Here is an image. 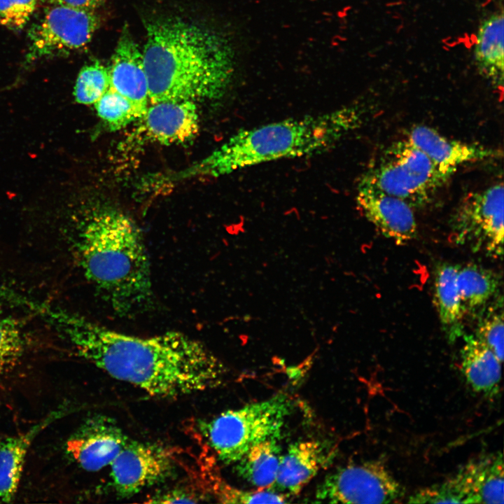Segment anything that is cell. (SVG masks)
Wrapping results in <instances>:
<instances>
[{
  "instance_id": "6da1fadb",
  "label": "cell",
  "mask_w": 504,
  "mask_h": 504,
  "mask_svg": "<svg viewBox=\"0 0 504 504\" xmlns=\"http://www.w3.org/2000/svg\"><path fill=\"white\" fill-rule=\"evenodd\" d=\"M35 312L77 354L111 377L160 398L202 392L223 384L227 368L202 342L178 331L141 337L106 327L44 303Z\"/></svg>"
},
{
  "instance_id": "7a4b0ae2",
  "label": "cell",
  "mask_w": 504,
  "mask_h": 504,
  "mask_svg": "<svg viewBox=\"0 0 504 504\" xmlns=\"http://www.w3.org/2000/svg\"><path fill=\"white\" fill-rule=\"evenodd\" d=\"M146 27L143 56L150 104L224 95L234 71L233 49L225 36L175 17L153 20Z\"/></svg>"
},
{
  "instance_id": "3957f363",
  "label": "cell",
  "mask_w": 504,
  "mask_h": 504,
  "mask_svg": "<svg viewBox=\"0 0 504 504\" xmlns=\"http://www.w3.org/2000/svg\"><path fill=\"white\" fill-rule=\"evenodd\" d=\"M75 248L85 278L115 314L129 317L150 307V260L141 231L129 216L112 207L93 210L80 224Z\"/></svg>"
},
{
  "instance_id": "277c9868",
  "label": "cell",
  "mask_w": 504,
  "mask_h": 504,
  "mask_svg": "<svg viewBox=\"0 0 504 504\" xmlns=\"http://www.w3.org/2000/svg\"><path fill=\"white\" fill-rule=\"evenodd\" d=\"M362 112L358 106H344L239 130L206 157L165 180L217 178L265 162L319 154L356 129Z\"/></svg>"
},
{
  "instance_id": "5b68a950",
  "label": "cell",
  "mask_w": 504,
  "mask_h": 504,
  "mask_svg": "<svg viewBox=\"0 0 504 504\" xmlns=\"http://www.w3.org/2000/svg\"><path fill=\"white\" fill-rule=\"evenodd\" d=\"M293 407L291 398L278 393L202 420L199 430L220 461L234 465L254 445L269 438H280Z\"/></svg>"
},
{
  "instance_id": "8992f818",
  "label": "cell",
  "mask_w": 504,
  "mask_h": 504,
  "mask_svg": "<svg viewBox=\"0 0 504 504\" xmlns=\"http://www.w3.org/2000/svg\"><path fill=\"white\" fill-rule=\"evenodd\" d=\"M448 178L426 154L404 139L391 146L360 181L413 208L430 202Z\"/></svg>"
},
{
  "instance_id": "52a82bcc",
  "label": "cell",
  "mask_w": 504,
  "mask_h": 504,
  "mask_svg": "<svg viewBox=\"0 0 504 504\" xmlns=\"http://www.w3.org/2000/svg\"><path fill=\"white\" fill-rule=\"evenodd\" d=\"M503 186L496 183L465 196L451 219L453 241L493 258L503 252Z\"/></svg>"
},
{
  "instance_id": "ba28073f",
  "label": "cell",
  "mask_w": 504,
  "mask_h": 504,
  "mask_svg": "<svg viewBox=\"0 0 504 504\" xmlns=\"http://www.w3.org/2000/svg\"><path fill=\"white\" fill-rule=\"evenodd\" d=\"M404 495L402 486L380 461L342 466L326 475L315 491L317 502L330 503H392Z\"/></svg>"
},
{
  "instance_id": "9c48e42d",
  "label": "cell",
  "mask_w": 504,
  "mask_h": 504,
  "mask_svg": "<svg viewBox=\"0 0 504 504\" xmlns=\"http://www.w3.org/2000/svg\"><path fill=\"white\" fill-rule=\"evenodd\" d=\"M99 24L92 10L52 5L28 31L27 62L66 55L86 46Z\"/></svg>"
},
{
  "instance_id": "30bf717a",
  "label": "cell",
  "mask_w": 504,
  "mask_h": 504,
  "mask_svg": "<svg viewBox=\"0 0 504 504\" xmlns=\"http://www.w3.org/2000/svg\"><path fill=\"white\" fill-rule=\"evenodd\" d=\"M503 462L500 452L469 461L443 482L430 486L433 503H503Z\"/></svg>"
},
{
  "instance_id": "8fae6325",
  "label": "cell",
  "mask_w": 504,
  "mask_h": 504,
  "mask_svg": "<svg viewBox=\"0 0 504 504\" xmlns=\"http://www.w3.org/2000/svg\"><path fill=\"white\" fill-rule=\"evenodd\" d=\"M173 465L174 454L168 448L128 440L109 468L115 491L126 497L162 480Z\"/></svg>"
},
{
  "instance_id": "7c38bea8",
  "label": "cell",
  "mask_w": 504,
  "mask_h": 504,
  "mask_svg": "<svg viewBox=\"0 0 504 504\" xmlns=\"http://www.w3.org/2000/svg\"><path fill=\"white\" fill-rule=\"evenodd\" d=\"M127 441L112 420L94 416L87 420L69 437L65 449L83 469L96 472L109 467Z\"/></svg>"
},
{
  "instance_id": "4fadbf2b",
  "label": "cell",
  "mask_w": 504,
  "mask_h": 504,
  "mask_svg": "<svg viewBox=\"0 0 504 504\" xmlns=\"http://www.w3.org/2000/svg\"><path fill=\"white\" fill-rule=\"evenodd\" d=\"M356 203L368 221L397 244H405L416 237L412 207L404 200L360 181Z\"/></svg>"
},
{
  "instance_id": "5bb4252c",
  "label": "cell",
  "mask_w": 504,
  "mask_h": 504,
  "mask_svg": "<svg viewBox=\"0 0 504 504\" xmlns=\"http://www.w3.org/2000/svg\"><path fill=\"white\" fill-rule=\"evenodd\" d=\"M140 119L145 136L164 146L186 144L195 138L200 128L197 107L192 101L152 103Z\"/></svg>"
},
{
  "instance_id": "9a60e30c",
  "label": "cell",
  "mask_w": 504,
  "mask_h": 504,
  "mask_svg": "<svg viewBox=\"0 0 504 504\" xmlns=\"http://www.w3.org/2000/svg\"><path fill=\"white\" fill-rule=\"evenodd\" d=\"M405 139L449 177L463 164L498 157L500 153L484 146L449 139L425 125L412 127Z\"/></svg>"
},
{
  "instance_id": "2e32d148",
  "label": "cell",
  "mask_w": 504,
  "mask_h": 504,
  "mask_svg": "<svg viewBox=\"0 0 504 504\" xmlns=\"http://www.w3.org/2000/svg\"><path fill=\"white\" fill-rule=\"evenodd\" d=\"M332 454L326 443L319 440L292 443L281 455L276 478L270 489L288 496L298 494L328 464Z\"/></svg>"
},
{
  "instance_id": "e0dca14e",
  "label": "cell",
  "mask_w": 504,
  "mask_h": 504,
  "mask_svg": "<svg viewBox=\"0 0 504 504\" xmlns=\"http://www.w3.org/2000/svg\"><path fill=\"white\" fill-rule=\"evenodd\" d=\"M108 70L110 88L131 102L143 116L150 102L148 83L143 52L129 34L120 38Z\"/></svg>"
},
{
  "instance_id": "ac0fdd59",
  "label": "cell",
  "mask_w": 504,
  "mask_h": 504,
  "mask_svg": "<svg viewBox=\"0 0 504 504\" xmlns=\"http://www.w3.org/2000/svg\"><path fill=\"white\" fill-rule=\"evenodd\" d=\"M66 407L51 412L26 432L0 441V503H9L17 493L25 457L32 441L41 431L60 419Z\"/></svg>"
},
{
  "instance_id": "d6986e66",
  "label": "cell",
  "mask_w": 504,
  "mask_h": 504,
  "mask_svg": "<svg viewBox=\"0 0 504 504\" xmlns=\"http://www.w3.org/2000/svg\"><path fill=\"white\" fill-rule=\"evenodd\" d=\"M501 364L493 352L475 335H464L461 349V369L476 392L487 396L498 391Z\"/></svg>"
},
{
  "instance_id": "ffe728a7",
  "label": "cell",
  "mask_w": 504,
  "mask_h": 504,
  "mask_svg": "<svg viewBox=\"0 0 504 504\" xmlns=\"http://www.w3.org/2000/svg\"><path fill=\"white\" fill-rule=\"evenodd\" d=\"M474 57L480 74L494 86L503 84V15L496 13L485 19L477 32Z\"/></svg>"
},
{
  "instance_id": "44dd1931",
  "label": "cell",
  "mask_w": 504,
  "mask_h": 504,
  "mask_svg": "<svg viewBox=\"0 0 504 504\" xmlns=\"http://www.w3.org/2000/svg\"><path fill=\"white\" fill-rule=\"evenodd\" d=\"M457 264H440L434 276L433 299L440 321L450 340L461 335V309L457 286Z\"/></svg>"
},
{
  "instance_id": "7402d4cb",
  "label": "cell",
  "mask_w": 504,
  "mask_h": 504,
  "mask_svg": "<svg viewBox=\"0 0 504 504\" xmlns=\"http://www.w3.org/2000/svg\"><path fill=\"white\" fill-rule=\"evenodd\" d=\"M279 440L269 438L248 450L234 464L237 475L258 489H270L275 482L282 455Z\"/></svg>"
},
{
  "instance_id": "603a6c76",
  "label": "cell",
  "mask_w": 504,
  "mask_h": 504,
  "mask_svg": "<svg viewBox=\"0 0 504 504\" xmlns=\"http://www.w3.org/2000/svg\"><path fill=\"white\" fill-rule=\"evenodd\" d=\"M498 284L497 275L491 270L475 263L458 265L457 286L463 316L482 311Z\"/></svg>"
},
{
  "instance_id": "cb8c5ba5",
  "label": "cell",
  "mask_w": 504,
  "mask_h": 504,
  "mask_svg": "<svg viewBox=\"0 0 504 504\" xmlns=\"http://www.w3.org/2000/svg\"><path fill=\"white\" fill-rule=\"evenodd\" d=\"M94 105L98 116L112 131L124 128L142 116L131 102L111 88Z\"/></svg>"
},
{
  "instance_id": "d4e9b609",
  "label": "cell",
  "mask_w": 504,
  "mask_h": 504,
  "mask_svg": "<svg viewBox=\"0 0 504 504\" xmlns=\"http://www.w3.org/2000/svg\"><path fill=\"white\" fill-rule=\"evenodd\" d=\"M110 88L109 70L99 62L83 66L74 88L75 100L81 104H94Z\"/></svg>"
},
{
  "instance_id": "484cf974",
  "label": "cell",
  "mask_w": 504,
  "mask_h": 504,
  "mask_svg": "<svg viewBox=\"0 0 504 504\" xmlns=\"http://www.w3.org/2000/svg\"><path fill=\"white\" fill-rule=\"evenodd\" d=\"M503 300L496 301L483 311L477 323L476 334L502 363L503 360Z\"/></svg>"
},
{
  "instance_id": "4316f807",
  "label": "cell",
  "mask_w": 504,
  "mask_h": 504,
  "mask_svg": "<svg viewBox=\"0 0 504 504\" xmlns=\"http://www.w3.org/2000/svg\"><path fill=\"white\" fill-rule=\"evenodd\" d=\"M23 350L24 340L17 321L0 315V374L17 364Z\"/></svg>"
},
{
  "instance_id": "83f0119b",
  "label": "cell",
  "mask_w": 504,
  "mask_h": 504,
  "mask_svg": "<svg viewBox=\"0 0 504 504\" xmlns=\"http://www.w3.org/2000/svg\"><path fill=\"white\" fill-rule=\"evenodd\" d=\"M39 0H0V25L10 30L23 29L36 9Z\"/></svg>"
},
{
  "instance_id": "f1b7e54d",
  "label": "cell",
  "mask_w": 504,
  "mask_h": 504,
  "mask_svg": "<svg viewBox=\"0 0 504 504\" xmlns=\"http://www.w3.org/2000/svg\"><path fill=\"white\" fill-rule=\"evenodd\" d=\"M198 497L196 493H191L187 489H173L152 498L148 503H197Z\"/></svg>"
},
{
  "instance_id": "f546056e",
  "label": "cell",
  "mask_w": 504,
  "mask_h": 504,
  "mask_svg": "<svg viewBox=\"0 0 504 504\" xmlns=\"http://www.w3.org/2000/svg\"><path fill=\"white\" fill-rule=\"evenodd\" d=\"M106 0H47L51 5H62L69 7L92 10L102 6Z\"/></svg>"
}]
</instances>
